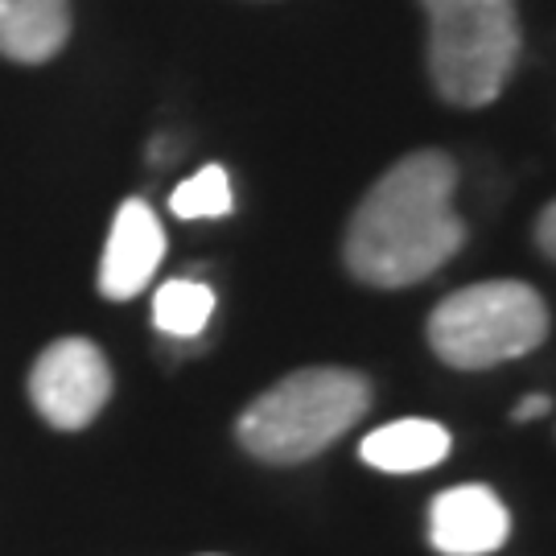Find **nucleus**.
<instances>
[{"instance_id": "f03ea898", "label": "nucleus", "mask_w": 556, "mask_h": 556, "mask_svg": "<svg viewBox=\"0 0 556 556\" xmlns=\"http://www.w3.org/2000/svg\"><path fill=\"white\" fill-rule=\"evenodd\" d=\"M371 408V383L346 367H305L264 396H256L236 425L239 445L268 466H298L334 445Z\"/></svg>"}, {"instance_id": "20e7f679", "label": "nucleus", "mask_w": 556, "mask_h": 556, "mask_svg": "<svg viewBox=\"0 0 556 556\" xmlns=\"http://www.w3.org/2000/svg\"><path fill=\"white\" fill-rule=\"evenodd\" d=\"M548 338V305L528 280H478L441 301L429 318V346L445 367L486 371L532 355Z\"/></svg>"}, {"instance_id": "ddd939ff", "label": "nucleus", "mask_w": 556, "mask_h": 556, "mask_svg": "<svg viewBox=\"0 0 556 556\" xmlns=\"http://www.w3.org/2000/svg\"><path fill=\"white\" fill-rule=\"evenodd\" d=\"M548 408H553V400H548V396H523L516 404V413H511V417H516V420H536V417H544Z\"/></svg>"}, {"instance_id": "9b49d317", "label": "nucleus", "mask_w": 556, "mask_h": 556, "mask_svg": "<svg viewBox=\"0 0 556 556\" xmlns=\"http://www.w3.org/2000/svg\"><path fill=\"white\" fill-rule=\"evenodd\" d=\"M231 206H236V194L223 165H206L169 194V211L178 219H223Z\"/></svg>"}, {"instance_id": "6e6552de", "label": "nucleus", "mask_w": 556, "mask_h": 556, "mask_svg": "<svg viewBox=\"0 0 556 556\" xmlns=\"http://www.w3.org/2000/svg\"><path fill=\"white\" fill-rule=\"evenodd\" d=\"M450 429L438 425V420H392L376 433H367L363 445H358V457L371 466V470H383V475H417V470H433L450 457Z\"/></svg>"}, {"instance_id": "f257e3e1", "label": "nucleus", "mask_w": 556, "mask_h": 556, "mask_svg": "<svg viewBox=\"0 0 556 556\" xmlns=\"http://www.w3.org/2000/svg\"><path fill=\"white\" fill-rule=\"evenodd\" d=\"M457 165L441 149H420L396 161L358 202L346 227V268L376 289L420 285L445 268L466 243V223L454 211Z\"/></svg>"}, {"instance_id": "423d86ee", "label": "nucleus", "mask_w": 556, "mask_h": 556, "mask_svg": "<svg viewBox=\"0 0 556 556\" xmlns=\"http://www.w3.org/2000/svg\"><path fill=\"white\" fill-rule=\"evenodd\" d=\"M511 532V516L503 498L482 486H450L429 507V544L441 556H486Z\"/></svg>"}, {"instance_id": "9d476101", "label": "nucleus", "mask_w": 556, "mask_h": 556, "mask_svg": "<svg viewBox=\"0 0 556 556\" xmlns=\"http://www.w3.org/2000/svg\"><path fill=\"white\" fill-rule=\"evenodd\" d=\"M215 314V289L206 280L174 277L153 293V326L169 338H199Z\"/></svg>"}, {"instance_id": "0eeeda50", "label": "nucleus", "mask_w": 556, "mask_h": 556, "mask_svg": "<svg viewBox=\"0 0 556 556\" xmlns=\"http://www.w3.org/2000/svg\"><path fill=\"white\" fill-rule=\"evenodd\" d=\"M161 256H165V231L153 206L144 199H128L116 211L112 236L103 248L100 293L108 301H132L161 268Z\"/></svg>"}, {"instance_id": "7ed1b4c3", "label": "nucleus", "mask_w": 556, "mask_h": 556, "mask_svg": "<svg viewBox=\"0 0 556 556\" xmlns=\"http://www.w3.org/2000/svg\"><path fill=\"white\" fill-rule=\"evenodd\" d=\"M429 21V75L441 100L482 108L498 100L519 62L516 0H420Z\"/></svg>"}, {"instance_id": "f8f14e48", "label": "nucleus", "mask_w": 556, "mask_h": 556, "mask_svg": "<svg viewBox=\"0 0 556 556\" xmlns=\"http://www.w3.org/2000/svg\"><path fill=\"white\" fill-rule=\"evenodd\" d=\"M536 243H540V252L548 260H556V202H548L544 206V215L536 219Z\"/></svg>"}, {"instance_id": "39448f33", "label": "nucleus", "mask_w": 556, "mask_h": 556, "mask_svg": "<svg viewBox=\"0 0 556 556\" xmlns=\"http://www.w3.org/2000/svg\"><path fill=\"white\" fill-rule=\"evenodd\" d=\"M112 396V367L91 338H59L29 371V400L54 429H87Z\"/></svg>"}, {"instance_id": "1a4fd4ad", "label": "nucleus", "mask_w": 556, "mask_h": 556, "mask_svg": "<svg viewBox=\"0 0 556 556\" xmlns=\"http://www.w3.org/2000/svg\"><path fill=\"white\" fill-rule=\"evenodd\" d=\"M71 38V0H0V54L13 62L54 59Z\"/></svg>"}]
</instances>
